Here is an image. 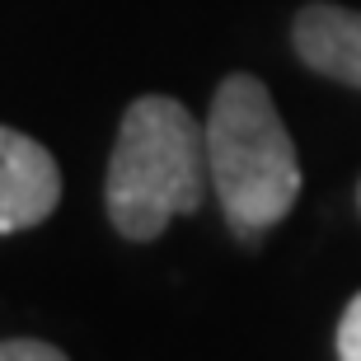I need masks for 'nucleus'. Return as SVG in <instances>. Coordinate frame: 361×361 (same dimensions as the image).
I'll use <instances>...</instances> for the list:
<instances>
[{
	"label": "nucleus",
	"instance_id": "nucleus-5",
	"mask_svg": "<svg viewBox=\"0 0 361 361\" xmlns=\"http://www.w3.org/2000/svg\"><path fill=\"white\" fill-rule=\"evenodd\" d=\"M338 361H361V291L348 300L338 319Z\"/></svg>",
	"mask_w": 361,
	"mask_h": 361
},
{
	"label": "nucleus",
	"instance_id": "nucleus-1",
	"mask_svg": "<svg viewBox=\"0 0 361 361\" xmlns=\"http://www.w3.org/2000/svg\"><path fill=\"white\" fill-rule=\"evenodd\" d=\"M207 132V178L240 240H258L263 230L286 221L300 197V160L263 80L226 75L212 94Z\"/></svg>",
	"mask_w": 361,
	"mask_h": 361
},
{
	"label": "nucleus",
	"instance_id": "nucleus-4",
	"mask_svg": "<svg viewBox=\"0 0 361 361\" xmlns=\"http://www.w3.org/2000/svg\"><path fill=\"white\" fill-rule=\"evenodd\" d=\"M295 56L338 85L361 90V10L343 5H305L291 24Z\"/></svg>",
	"mask_w": 361,
	"mask_h": 361
},
{
	"label": "nucleus",
	"instance_id": "nucleus-6",
	"mask_svg": "<svg viewBox=\"0 0 361 361\" xmlns=\"http://www.w3.org/2000/svg\"><path fill=\"white\" fill-rule=\"evenodd\" d=\"M0 361H71V357L61 348H52V343H38V338H5Z\"/></svg>",
	"mask_w": 361,
	"mask_h": 361
},
{
	"label": "nucleus",
	"instance_id": "nucleus-3",
	"mask_svg": "<svg viewBox=\"0 0 361 361\" xmlns=\"http://www.w3.org/2000/svg\"><path fill=\"white\" fill-rule=\"evenodd\" d=\"M61 202V169L33 136L0 127V235L33 230Z\"/></svg>",
	"mask_w": 361,
	"mask_h": 361
},
{
	"label": "nucleus",
	"instance_id": "nucleus-7",
	"mask_svg": "<svg viewBox=\"0 0 361 361\" xmlns=\"http://www.w3.org/2000/svg\"><path fill=\"white\" fill-rule=\"evenodd\" d=\"M357 207H361V183H357Z\"/></svg>",
	"mask_w": 361,
	"mask_h": 361
},
{
	"label": "nucleus",
	"instance_id": "nucleus-2",
	"mask_svg": "<svg viewBox=\"0 0 361 361\" xmlns=\"http://www.w3.org/2000/svg\"><path fill=\"white\" fill-rule=\"evenodd\" d=\"M207 132L169 94H141L127 104L108 160V221L122 240L146 244L207 192Z\"/></svg>",
	"mask_w": 361,
	"mask_h": 361
}]
</instances>
